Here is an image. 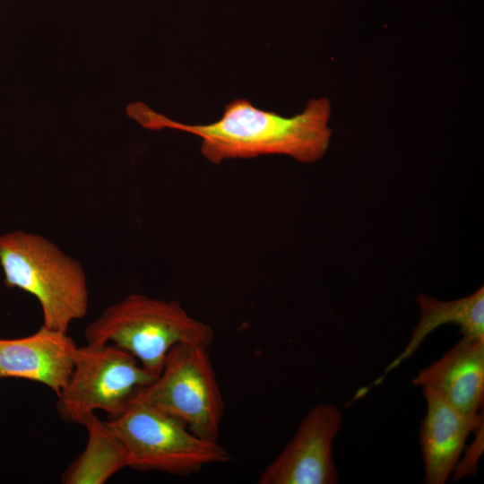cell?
Listing matches in <instances>:
<instances>
[{
    "label": "cell",
    "instance_id": "cell-11",
    "mask_svg": "<svg viewBox=\"0 0 484 484\" xmlns=\"http://www.w3.org/2000/svg\"><path fill=\"white\" fill-rule=\"evenodd\" d=\"M417 302L420 309L419 321L409 342L386 367L384 376L409 359L433 331L444 324H454L459 326L463 336L484 338L483 286L467 297L452 301H442L419 294Z\"/></svg>",
    "mask_w": 484,
    "mask_h": 484
},
{
    "label": "cell",
    "instance_id": "cell-13",
    "mask_svg": "<svg viewBox=\"0 0 484 484\" xmlns=\"http://www.w3.org/2000/svg\"><path fill=\"white\" fill-rule=\"evenodd\" d=\"M484 447V422L475 429V438L467 448L465 456L458 461L454 470V480L474 475Z\"/></svg>",
    "mask_w": 484,
    "mask_h": 484
},
{
    "label": "cell",
    "instance_id": "cell-10",
    "mask_svg": "<svg viewBox=\"0 0 484 484\" xmlns=\"http://www.w3.org/2000/svg\"><path fill=\"white\" fill-rule=\"evenodd\" d=\"M427 404L420 428L424 480L445 484L454 471L471 433L483 422V414L467 417L429 388H422Z\"/></svg>",
    "mask_w": 484,
    "mask_h": 484
},
{
    "label": "cell",
    "instance_id": "cell-6",
    "mask_svg": "<svg viewBox=\"0 0 484 484\" xmlns=\"http://www.w3.org/2000/svg\"><path fill=\"white\" fill-rule=\"evenodd\" d=\"M135 399L180 419L198 437L219 439L224 401L208 347H172L160 375Z\"/></svg>",
    "mask_w": 484,
    "mask_h": 484
},
{
    "label": "cell",
    "instance_id": "cell-7",
    "mask_svg": "<svg viewBox=\"0 0 484 484\" xmlns=\"http://www.w3.org/2000/svg\"><path fill=\"white\" fill-rule=\"evenodd\" d=\"M341 422V412L333 403H319L311 408L284 449L261 473L257 483H338L333 444Z\"/></svg>",
    "mask_w": 484,
    "mask_h": 484
},
{
    "label": "cell",
    "instance_id": "cell-1",
    "mask_svg": "<svg viewBox=\"0 0 484 484\" xmlns=\"http://www.w3.org/2000/svg\"><path fill=\"white\" fill-rule=\"evenodd\" d=\"M331 105L327 98L311 99L290 117L254 107L238 99L225 106L222 117L207 125H186L156 113L143 103L128 107V115L148 129L165 127L202 139L201 151L214 164L226 159L288 155L301 163L319 160L329 147Z\"/></svg>",
    "mask_w": 484,
    "mask_h": 484
},
{
    "label": "cell",
    "instance_id": "cell-9",
    "mask_svg": "<svg viewBox=\"0 0 484 484\" xmlns=\"http://www.w3.org/2000/svg\"><path fill=\"white\" fill-rule=\"evenodd\" d=\"M412 384L429 388L467 417H476L484 398V338L463 336Z\"/></svg>",
    "mask_w": 484,
    "mask_h": 484
},
{
    "label": "cell",
    "instance_id": "cell-5",
    "mask_svg": "<svg viewBox=\"0 0 484 484\" xmlns=\"http://www.w3.org/2000/svg\"><path fill=\"white\" fill-rule=\"evenodd\" d=\"M154 379L133 355L113 344L77 346L72 371L56 394V410L64 421L82 426L96 411L115 418Z\"/></svg>",
    "mask_w": 484,
    "mask_h": 484
},
{
    "label": "cell",
    "instance_id": "cell-8",
    "mask_svg": "<svg viewBox=\"0 0 484 484\" xmlns=\"http://www.w3.org/2000/svg\"><path fill=\"white\" fill-rule=\"evenodd\" d=\"M76 348L68 333L43 325L25 337L0 339V379L40 383L56 395L72 371Z\"/></svg>",
    "mask_w": 484,
    "mask_h": 484
},
{
    "label": "cell",
    "instance_id": "cell-4",
    "mask_svg": "<svg viewBox=\"0 0 484 484\" xmlns=\"http://www.w3.org/2000/svg\"><path fill=\"white\" fill-rule=\"evenodd\" d=\"M107 422L125 445L134 470L186 476L231 460L218 441L198 437L180 419L135 398Z\"/></svg>",
    "mask_w": 484,
    "mask_h": 484
},
{
    "label": "cell",
    "instance_id": "cell-3",
    "mask_svg": "<svg viewBox=\"0 0 484 484\" xmlns=\"http://www.w3.org/2000/svg\"><path fill=\"white\" fill-rule=\"evenodd\" d=\"M84 337L86 343H109L130 353L156 378L172 347L184 342L209 347L215 333L177 300L132 293L106 307L86 327Z\"/></svg>",
    "mask_w": 484,
    "mask_h": 484
},
{
    "label": "cell",
    "instance_id": "cell-12",
    "mask_svg": "<svg viewBox=\"0 0 484 484\" xmlns=\"http://www.w3.org/2000/svg\"><path fill=\"white\" fill-rule=\"evenodd\" d=\"M88 438L85 448L65 470V484H104L128 467L125 445L107 421L92 415L85 423Z\"/></svg>",
    "mask_w": 484,
    "mask_h": 484
},
{
    "label": "cell",
    "instance_id": "cell-2",
    "mask_svg": "<svg viewBox=\"0 0 484 484\" xmlns=\"http://www.w3.org/2000/svg\"><path fill=\"white\" fill-rule=\"evenodd\" d=\"M4 284L32 295L42 325L68 333L89 309L87 276L82 264L43 236L22 230L0 235Z\"/></svg>",
    "mask_w": 484,
    "mask_h": 484
}]
</instances>
